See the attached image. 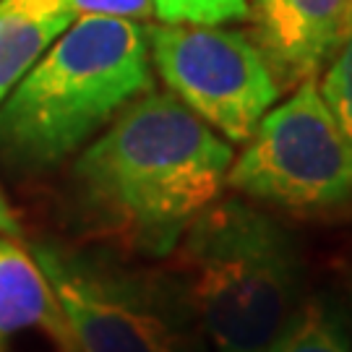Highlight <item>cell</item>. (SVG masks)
I'll return each mask as SVG.
<instances>
[{"label":"cell","instance_id":"6da1fadb","mask_svg":"<svg viewBox=\"0 0 352 352\" xmlns=\"http://www.w3.org/2000/svg\"><path fill=\"white\" fill-rule=\"evenodd\" d=\"M232 160L227 139L175 94L146 91L76 160V204L107 238L167 256L217 201Z\"/></svg>","mask_w":352,"mask_h":352},{"label":"cell","instance_id":"7a4b0ae2","mask_svg":"<svg viewBox=\"0 0 352 352\" xmlns=\"http://www.w3.org/2000/svg\"><path fill=\"white\" fill-rule=\"evenodd\" d=\"M151 87L146 29L81 16L3 100L0 154L24 170L63 162Z\"/></svg>","mask_w":352,"mask_h":352},{"label":"cell","instance_id":"3957f363","mask_svg":"<svg viewBox=\"0 0 352 352\" xmlns=\"http://www.w3.org/2000/svg\"><path fill=\"white\" fill-rule=\"evenodd\" d=\"M175 248V277L214 352H269L305 302L298 243L248 201L209 204Z\"/></svg>","mask_w":352,"mask_h":352},{"label":"cell","instance_id":"277c9868","mask_svg":"<svg viewBox=\"0 0 352 352\" xmlns=\"http://www.w3.org/2000/svg\"><path fill=\"white\" fill-rule=\"evenodd\" d=\"M76 352H201V329L177 277L37 245Z\"/></svg>","mask_w":352,"mask_h":352},{"label":"cell","instance_id":"5b68a950","mask_svg":"<svg viewBox=\"0 0 352 352\" xmlns=\"http://www.w3.org/2000/svg\"><path fill=\"white\" fill-rule=\"evenodd\" d=\"M227 183L292 212H331L352 204V144L316 78H305L256 126Z\"/></svg>","mask_w":352,"mask_h":352},{"label":"cell","instance_id":"8992f818","mask_svg":"<svg viewBox=\"0 0 352 352\" xmlns=\"http://www.w3.org/2000/svg\"><path fill=\"white\" fill-rule=\"evenodd\" d=\"M146 37L151 65L170 94L227 141L251 139L282 91L264 52L243 32L160 24Z\"/></svg>","mask_w":352,"mask_h":352},{"label":"cell","instance_id":"52a82bcc","mask_svg":"<svg viewBox=\"0 0 352 352\" xmlns=\"http://www.w3.org/2000/svg\"><path fill=\"white\" fill-rule=\"evenodd\" d=\"M248 13L279 87L316 78L352 37V0H248Z\"/></svg>","mask_w":352,"mask_h":352},{"label":"cell","instance_id":"ba28073f","mask_svg":"<svg viewBox=\"0 0 352 352\" xmlns=\"http://www.w3.org/2000/svg\"><path fill=\"white\" fill-rule=\"evenodd\" d=\"M29 329H45L63 352H76L63 311L34 253L11 235H0V340Z\"/></svg>","mask_w":352,"mask_h":352},{"label":"cell","instance_id":"9c48e42d","mask_svg":"<svg viewBox=\"0 0 352 352\" xmlns=\"http://www.w3.org/2000/svg\"><path fill=\"white\" fill-rule=\"evenodd\" d=\"M74 21L68 13L42 11L26 0H0V104Z\"/></svg>","mask_w":352,"mask_h":352},{"label":"cell","instance_id":"30bf717a","mask_svg":"<svg viewBox=\"0 0 352 352\" xmlns=\"http://www.w3.org/2000/svg\"><path fill=\"white\" fill-rule=\"evenodd\" d=\"M269 352H352L340 311L327 300H305Z\"/></svg>","mask_w":352,"mask_h":352},{"label":"cell","instance_id":"8fae6325","mask_svg":"<svg viewBox=\"0 0 352 352\" xmlns=\"http://www.w3.org/2000/svg\"><path fill=\"white\" fill-rule=\"evenodd\" d=\"M162 24L222 26L248 19V0H151Z\"/></svg>","mask_w":352,"mask_h":352},{"label":"cell","instance_id":"7c38bea8","mask_svg":"<svg viewBox=\"0 0 352 352\" xmlns=\"http://www.w3.org/2000/svg\"><path fill=\"white\" fill-rule=\"evenodd\" d=\"M318 89L327 107L352 144V37L342 45V50L327 65V74Z\"/></svg>","mask_w":352,"mask_h":352},{"label":"cell","instance_id":"4fadbf2b","mask_svg":"<svg viewBox=\"0 0 352 352\" xmlns=\"http://www.w3.org/2000/svg\"><path fill=\"white\" fill-rule=\"evenodd\" d=\"M63 8L74 19L81 16H107V19H151V0H63Z\"/></svg>","mask_w":352,"mask_h":352},{"label":"cell","instance_id":"5bb4252c","mask_svg":"<svg viewBox=\"0 0 352 352\" xmlns=\"http://www.w3.org/2000/svg\"><path fill=\"white\" fill-rule=\"evenodd\" d=\"M0 235H11V238L21 235V225H19V219L11 212V206H8L3 193H0Z\"/></svg>","mask_w":352,"mask_h":352},{"label":"cell","instance_id":"9a60e30c","mask_svg":"<svg viewBox=\"0 0 352 352\" xmlns=\"http://www.w3.org/2000/svg\"><path fill=\"white\" fill-rule=\"evenodd\" d=\"M0 352H6V350H3V344H0Z\"/></svg>","mask_w":352,"mask_h":352}]
</instances>
